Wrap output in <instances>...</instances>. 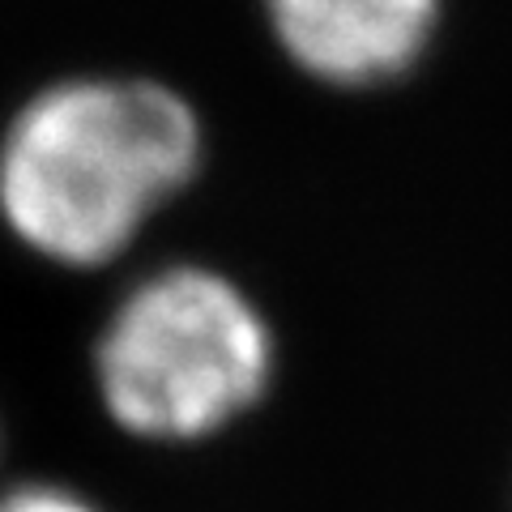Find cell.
<instances>
[{
	"instance_id": "1",
	"label": "cell",
	"mask_w": 512,
	"mask_h": 512,
	"mask_svg": "<svg viewBox=\"0 0 512 512\" xmlns=\"http://www.w3.org/2000/svg\"><path fill=\"white\" fill-rule=\"evenodd\" d=\"M192 103L150 77H60L0 128V227L56 269H103L201 171Z\"/></svg>"
},
{
	"instance_id": "3",
	"label": "cell",
	"mask_w": 512,
	"mask_h": 512,
	"mask_svg": "<svg viewBox=\"0 0 512 512\" xmlns=\"http://www.w3.org/2000/svg\"><path fill=\"white\" fill-rule=\"evenodd\" d=\"M265 9L282 52L329 86L402 77L440 18V0H265Z\"/></svg>"
},
{
	"instance_id": "4",
	"label": "cell",
	"mask_w": 512,
	"mask_h": 512,
	"mask_svg": "<svg viewBox=\"0 0 512 512\" xmlns=\"http://www.w3.org/2000/svg\"><path fill=\"white\" fill-rule=\"evenodd\" d=\"M0 512H103V508L90 504L82 491H73L64 483L30 478V483L0 487Z\"/></svg>"
},
{
	"instance_id": "2",
	"label": "cell",
	"mask_w": 512,
	"mask_h": 512,
	"mask_svg": "<svg viewBox=\"0 0 512 512\" xmlns=\"http://www.w3.org/2000/svg\"><path fill=\"white\" fill-rule=\"evenodd\" d=\"M274 342L231 278L167 265L133 282L94 342L107 419L137 440H201L261 397Z\"/></svg>"
}]
</instances>
